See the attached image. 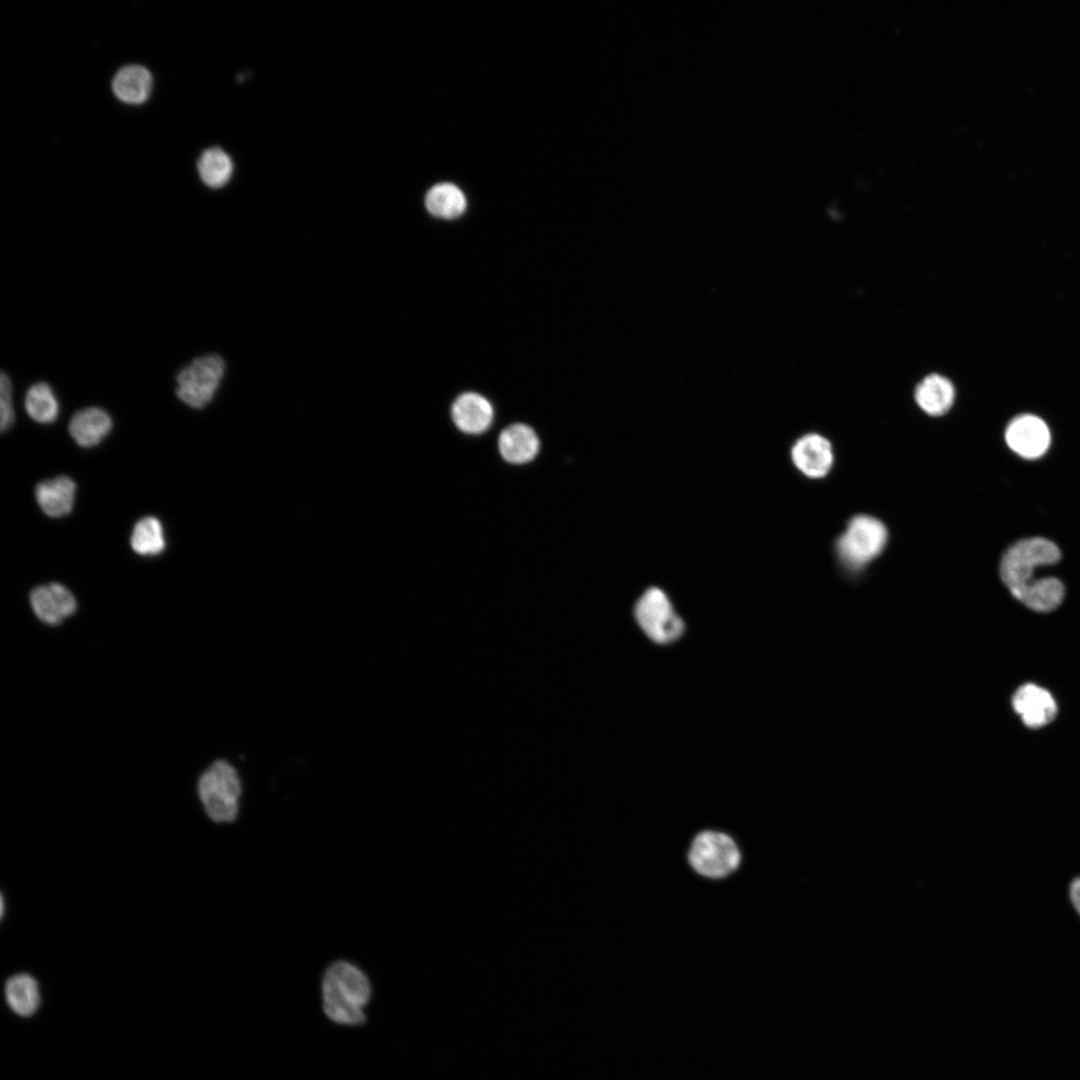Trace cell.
I'll use <instances>...</instances> for the list:
<instances>
[{
  "label": "cell",
  "mask_w": 1080,
  "mask_h": 1080,
  "mask_svg": "<svg viewBox=\"0 0 1080 1080\" xmlns=\"http://www.w3.org/2000/svg\"><path fill=\"white\" fill-rule=\"evenodd\" d=\"M452 418L456 426L467 433H480L491 424L493 409L483 396L468 392L460 395L452 406Z\"/></svg>",
  "instance_id": "9a60e30c"
},
{
  "label": "cell",
  "mask_w": 1080,
  "mask_h": 1080,
  "mask_svg": "<svg viewBox=\"0 0 1080 1080\" xmlns=\"http://www.w3.org/2000/svg\"><path fill=\"white\" fill-rule=\"evenodd\" d=\"M1009 448L1026 459L1042 456L1049 448L1051 437L1046 423L1037 416L1024 414L1015 417L1005 430Z\"/></svg>",
  "instance_id": "ba28073f"
},
{
  "label": "cell",
  "mask_w": 1080,
  "mask_h": 1080,
  "mask_svg": "<svg viewBox=\"0 0 1080 1080\" xmlns=\"http://www.w3.org/2000/svg\"><path fill=\"white\" fill-rule=\"evenodd\" d=\"M918 406L931 416L945 414L953 405L955 390L944 376L931 374L916 387L914 393Z\"/></svg>",
  "instance_id": "2e32d148"
},
{
  "label": "cell",
  "mask_w": 1080,
  "mask_h": 1080,
  "mask_svg": "<svg viewBox=\"0 0 1080 1080\" xmlns=\"http://www.w3.org/2000/svg\"><path fill=\"white\" fill-rule=\"evenodd\" d=\"M224 370V361L216 354L195 358L177 375V397L191 408H204L214 398Z\"/></svg>",
  "instance_id": "8992f818"
},
{
  "label": "cell",
  "mask_w": 1080,
  "mask_h": 1080,
  "mask_svg": "<svg viewBox=\"0 0 1080 1080\" xmlns=\"http://www.w3.org/2000/svg\"><path fill=\"white\" fill-rule=\"evenodd\" d=\"M425 204L428 211L440 218L453 219L460 216L466 208L463 192L455 185L442 183L433 186L427 193Z\"/></svg>",
  "instance_id": "ffe728a7"
},
{
  "label": "cell",
  "mask_w": 1080,
  "mask_h": 1080,
  "mask_svg": "<svg viewBox=\"0 0 1080 1080\" xmlns=\"http://www.w3.org/2000/svg\"><path fill=\"white\" fill-rule=\"evenodd\" d=\"M110 415L99 407H87L77 411L70 419L68 431L81 447L98 445L111 431Z\"/></svg>",
  "instance_id": "4fadbf2b"
},
{
  "label": "cell",
  "mask_w": 1080,
  "mask_h": 1080,
  "mask_svg": "<svg viewBox=\"0 0 1080 1080\" xmlns=\"http://www.w3.org/2000/svg\"><path fill=\"white\" fill-rule=\"evenodd\" d=\"M1012 706L1023 723L1030 728H1040L1051 722L1057 713L1053 696L1044 688L1032 683L1019 687L1012 697Z\"/></svg>",
  "instance_id": "30bf717a"
},
{
  "label": "cell",
  "mask_w": 1080,
  "mask_h": 1080,
  "mask_svg": "<svg viewBox=\"0 0 1080 1080\" xmlns=\"http://www.w3.org/2000/svg\"><path fill=\"white\" fill-rule=\"evenodd\" d=\"M197 794L211 821L232 823L237 819L242 782L237 769L228 760H215L201 773Z\"/></svg>",
  "instance_id": "3957f363"
},
{
  "label": "cell",
  "mask_w": 1080,
  "mask_h": 1080,
  "mask_svg": "<svg viewBox=\"0 0 1080 1080\" xmlns=\"http://www.w3.org/2000/svg\"><path fill=\"white\" fill-rule=\"evenodd\" d=\"M791 457L797 469L810 478L824 477L833 464L831 444L815 433L799 438L792 447Z\"/></svg>",
  "instance_id": "8fae6325"
},
{
  "label": "cell",
  "mask_w": 1080,
  "mask_h": 1080,
  "mask_svg": "<svg viewBox=\"0 0 1080 1080\" xmlns=\"http://www.w3.org/2000/svg\"><path fill=\"white\" fill-rule=\"evenodd\" d=\"M232 169L230 157L219 148L206 150L198 161L202 181L213 188L225 185L231 177Z\"/></svg>",
  "instance_id": "7402d4cb"
},
{
  "label": "cell",
  "mask_w": 1080,
  "mask_h": 1080,
  "mask_svg": "<svg viewBox=\"0 0 1080 1080\" xmlns=\"http://www.w3.org/2000/svg\"><path fill=\"white\" fill-rule=\"evenodd\" d=\"M887 539V529L880 520L858 515L849 521L845 532L838 538L836 551L845 567L857 571L882 552Z\"/></svg>",
  "instance_id": "277c9868"
},
{
  "label": "cell",
  "mask_w": 1080,
  "mask_h": 1080,
  "mask_svg": "<svg viewBox=\"0 0 1080 1080\" xmlns=\"http://www.w3.org/2000/svg\"><path fill=\"white\" fill-rule=\"evenodd\" d=\"M29 602L35 616L49 626L60 625L77 610V600L64 585L49 583L33 588Z\"/></svg>",
  "instance_id": "9c48e42d"
},
{
  "label": "cell",
  "mask_w": 1080,
  "mask_h": 1080,
  "mask_svg": "<svg viewBox=\"0 0 1080 1080\" xmlns=\"http://www.w3.org/2000/svg\"><path fill=\"white\" fill-rule=\"evenodd\" d=\"M24 405L28 416L37 423H53L59 414L58 399L48 383L37 382L25 394Z\"/></svg>",
  "instance_id": "44dd1931"
},
{
  "label": "cell",
  "mask_w": 1080,
  "mask_h": 1080,
  "mask_svg": "<svg viewBox=\"0 0 1080 1080\" xmlns=\"http://www.w3.org/2000/svg\"><path fill=\"white\" fill-rule=\"evenodd\" d=\"M688 860L700 875L718 879L736 870L740 863V851L729 835L704 831L691 843Z\"/></svg>",
  "instance_id": "5b68a950"
},
{
  "label": "cell",
  "mask_w": 1080,
  "mask_h": 1080,
  "mask_svg": "<svg viewBox=\"0 0 1080 1080\" xmlns=\"http://www.w3.org/2000/svg\"><path fill=\"white\" fill-rule=\"evenodd\" d=\"M4 999L16 1016H34L41 1006V990L35 977L27 973L10 976L4 984Z\"/></svg>",
  "instance_id": "5bb4252c"
},
{
  "label": "cell",
  "mask_w": 1080,
  "mask_h": 1080,
  "mask_svg": "<svg viewBox=\"0 0 1080 1080\" xmlns=\"http://www.w3.org/2000/svg\"><path fill=\"white\" fill-rule=\"evenodd\" d=\"M1072 897L1076 907L1080 912V880L1076 881L1072 887Z\"/></svg>",
  "instance_id": "cb8c5ba5"
},
{
  "label": "cell",
  "mask_w": 1080,
  "mask_h": 1080,
  "mask_svg": "<svg viewBox=\"0 0 1080 1080\" xmlns=\"http://www.w3.org/2000/svg\"><path fill=\"white\" fill-rule=\"evenodd\" d=\"M0 428L2 432L8 430L15 420L12 403V383L10 378L2 373L0 377Z\"/></svg>",
  "instance_id": "603a6c76"
},
{
  "label": "cell",
  "mask_w": 1080,
  "mask_h": 1080,
  "mask_svg": "<svg viewBox=\"0 0 1080 1080\" xmlns=\"http://www.w3.org/2000/svg\"><path fill=\"white\" fill-rule=\"evenodd\" d=\"M152 78L142 66H125L115 75L113 91L116 96L130 104L144 102L150 94Z\"/></svg>",
  "instance_id": "ac0fdd59"
},
{
  "label": "cell",
  "mask_w": 1080,
  "mask_h": 1080,
  "mask_svg": "<svg viewBox=\"0 0 1080 1080\" xmlns=\"http://www.w3.org/2000/svg\"><path fill=\"white\" fill-rule=\"evenodd\" d=\"M539 443L535 432L524 424H513L502 431L499 437V450L505 460L511 463H525L533 459Z\"/></svg>",
  "instance_id": "e0dca14e"
},
{
  "label": "cell",
  "mask_w": 1080,
  "mask_h": 1080,
  "mask_svg": "<svg viewBox=\"0 0 1080 1080\" xmlns=\"http://www.w3.org/2000/svg\"><path fill=\"white\" fill-rule=\"evenodd\" d=\"M1061 558L1058 546L1042 537L1017 541L1003 554L1000 576L1012 596L1020 602L1047 577L1036 578L1035 570L1050 566Z\"/></svg>",
  "instance_id": "7a4b0ae2"
},
{
  "label": "cell",
  "mask_w": 1080,
  "mask_h": 1080,
  "mask_svg": "<svg viewBox=\"0 0 1080 1080\" xmlns=\"http://www.w3.org/2000/svg\"><path fill=\"white\" fill-rule=\"evenodd\" d=\"M635 618L645 634L656 643L676 640L684 623L676 614L667 595L657 587L647 589L635 604Z\"/></svg>",
  "instance_id": "52a82bcc"
},
{
  "label": "cell",
  "mask_w": 1080,
  "mask_h": 1080,
  "mask_svg": "<svg viewBox=\"0 0 1080 1080\" xmlns=\"http://www.w3.org/2000/svg\"><path fill=\"white\" fill-rule=\"evenodd\" d=\"M130 545L138 555H160L166 548L164 529L160 520L153 516L138 520L131 533Z\"/></svg>",
  "instance_id": "d6986e66"
},
{
  "label": "cell",
  "mask_w": 1080,
  "mask_h": 1080,
  "mask_svg": "<svg viewBox=\"0 0 1080 1080\" xmlns=\"http://www.w3.org/2000/svg\"><path fill=\"white\" fill-rule=\"evenodd\" d=\"M320 990L323 1012L331 1022L348 1027L366 1022L372 985L357 965L348 960L331 963L322 975Z\"/></svg>",
  "instance_id": "6da1fadb"
},
{
  "label": "cell",
  "mask_w": 1080,
  "mask_h": 1080,
  "mask_svg": "<svg viewBox=\"0 0 1080 1080\" xmlns=\"http://www.w3.org/2000/svg\"><path fill=\"white\" fill-rule=\"evenodd\" d=\"M76 484L68 476H58L38 483L35 498L40 509L49 517L60 518L74 506Z\"/></svg>",
  "instance_id": "7c38bea8"
}]
</instances>
